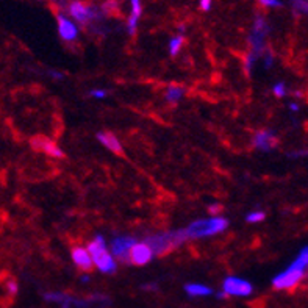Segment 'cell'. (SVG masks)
Returning <instances> with one entry per match:
<instances>
[{
	"instance_id": "6da1fadb",
	"label": "cell",
	"mask_w": 308,
	"mask_h": 308,
	"mask_svg": "<svg viewBox=\"0 0 308 308\" xmlns=\"http://www.w3.org/2000/svg\"><path fill=\"white\" fill-rule=\"evenodd\" d=\"M188 239H189V235H188L186 229H183V230H175V232L149 236L144 242L152 249L153 255L163 256V255L172 252L174 249H177L180 244H183Z\"/></svg>"
},
{
	"instance_id": "7a4b0ae2",
	"label": "cell",
	"mask_w": 308,
	"mask_h": 308,
	"mask_svg": "<svg viewBox=\"0 0 308 308\" xmlns=\"http://www.w3.org/2000/svg\"><path fill=\"white\" fill-rule=\"evenodd\" d=\"M229 227V221L221 216H213L212 219H197L191 222L186 229L189 238H202V236H212L221 233Z\"/></svg>"
},
{
	"instance_id": "3957f363",
	"label": "cell",
	"mask_w": 308,
	"mask_h": 308,
	"mask_svg": "<svg viewBox=\"0 0 308 308\" xmlns=\"http://www.w3.org/2000/svg\"><path fill=\"white\" fill-rule=\"evenodd\" d=\"M303 277H305V269H299L289 265L286 271L280 272L277 277H274L272 286L275 289H291L297 286Z\"/></svg>"
},
{
	"instance_id": "277c9868",
	"label": "cell",
	"mask_w": 308,
	"mask_h": 308,
	"mask_svg": "<svg viewBox=\"0 0 308 308\" xmlns=\"http://www.w3.org/2000/svg\"><path fill=\"white\" fill-rule=\"evenodd\" d=\"M69 14L80 24H91L92 21L102 19L104 11H99L94 7H88L82 2H72L69 5Z\"/></svg>"
},
{
	"instance_id": "5b68a950",
	"label": "cell",
	"mask_w": 308,
	"mask_h": 308,
	"mask_svg": "<svg viewBox=\"0 0 308 308\" xmlns=\"http://www.w3.org/2000/svg\"><path fill=\"white\" fill-rule=\"evenodd\" d=\"M135 239L133 238H128V236H121L113 239L111 242V255H115L119 262L125 263V265H130V247L135 244Z\"/></svg>"
},
{
	"instance_id": "8992f818",
	"label": "cell",
	"mask_w": 308,
	"mask_h": 308,
	"mask_svg": "<svg viewBox=\"0 0 308 308\" xmlns=\"http://www.w3.org/2000/svg\"><path fill=\"white\" fill-rule=\"evenodd\" d=\"M222 288H224V293L229 296H249L253 291L252 283L238 277H227L224 280Z\"/></svg>"
},
{
	"instance_id": "52a82bcc",
	"label": "cell",
	"mask_w": 308,
	"mask_h": 308,
	"mask_svg": "<svg viewBox=\"0 0 308 308\" xmlns=\"http://www.w3.org/2000/svg\"><path fill=\"white\" fill-rule=\"evenodd\" d=\"M30 144L36 152H42V153H45L48 157H55V158H64V152L58 147V145L52 139H48L44 135H38L35 138H31Z\"/></svg>"
},
{
	"instance_id": "ba28073f",
	"label": "cell",
	"mask_w": 308,
	"mask_h": 308,
	"mask_svg": "<svg viewBox=\"0 0 308 308\" xmlns=\"http://www.w3.org/2000/svg\"><path fill=\"white\" fill-rule=\"evenodd\" d=\"M91 258H92V263L105 274H115L118 269L115 258H113V255L107 250V247H102L99 250L92 252Z\"/></svg>"
},
{
	"instance_id": "9c48e42d",
	"label": "cell",
	"mask_w": 308,
	"mask_h": 308,
	"mask_svg": "<svg viewBox=\"0 0 308 308\" xmlns=\"http://www.w3.org/2000/svg\"><path fill=\"white\" fill-rule=\"evenodd\" d=\"M153 258L152 249L145 242H135L130 247V265L144 266Z\"/></svg>"
},
{
	"instance_id": "30bf717a",
	"label": "cell",
	"mask_w": 308,
	"mask_h": 308,
	"mask_svg": "<svg viewBox=\"0 0 308 308\" xmlns=\"http://www.w3.org/2000/svg\"><path fill=\"white\" fill-rule=\"evenodd\" d=\"M57 21H58V33L64 41H75L78 36V28L75 27V24L68 19L66 16L58 14L57 16Z\"/></svg>"
},
{
	"instance_id": "8fae6325",
	"label": "cell",
	"mask_w": 308,
	"mask_h": 308,
	"mask_svg": "<svg viewBox=\"0 0 308 308\" xmlns=\"http://www.w3.org/2000/svg\"><path fill=\"white\" fill-rule=\"evenodd\" d=\"M253 144H255L256 149L269 152V150H272L275 147V145H277V138H275L274 133L269 132V130H260V132L255 133Z\"/></svg>"
},
{
	"instance_id": "7c38bea8",
	"label": "cell",
	"mask_w": 308,
	"mask_h": 308,
	"mask_svg": "<svg viewBox=\"0 0 308 308\" xmlns=\"http://www.w3.org/2000/svg\"><path fill=\"white\" fill-rule=\"evenodd\" d=\"M97 139H99L108 150H111L115 155L118 157H124V149L119 142V139L116 138V135H113L111 132H100L97 135Z\"/></svg>"
},
{
	"instance_id": "4fadbf2b",
	"label": "cell",
	"mask_w": 308,
	"mask_h": 308,
	"mask_svg": "<svg viewBox=\"0 0 308 308\" xmlns=\"http://www.w3.org/2000/svg\"><path fill=\"white\" fill-rule=\"evenodd\" d=\"M72 260L80 269H83V271H91L92 265H94L89 252L86 249H82V247H75L72 250Z\"/></svg>"
},
{
	"instance_id": "5bb4252c",
	"label": "cell",
	"mask_w": 308,
	"mask_h": 308,
	"mask_svg": "<svg viewBox=\"0 0 308 308\" xmlns=\"http://www.w3.org/2000/svg\"><path fill=\"white\" fill-rule=\"evenodd\" d=\"M185 291L189 296H194V297L213 294V289L212 288H208L205 285H199V283H188V285H185Z\"/></svg>"
},
{
	"instance_id": "9a60e30c",
	"label": "cell",
	"mask_w": 308,
	"mask_h": 308,
	"mask_svg": "<svg viewBox=\"0 0 308 308\" xmlns=\"http://www.w3.org/2000/svg\"><path fill=\"white\" fill-rule=\"evenodd\" d=\"M291 266L299 268V269H305V271H306V268H308V246L303 247V249L299 252L297 258H296V260H294L293 263H291Z\"/></svg>"
},
{
	"instance_id": "2e32d148",
	"label": "cell",
	"mask_w": 308,
	"mask_h": 308,
	"mask_svg": "<svg viewBox=\"0 0 308 308\" xmlns=\"http://www.w3.org/2000/svg\"><path fill=\"white\" fill-rule=\"evenodd\" d=\"M183 41H185V38H183L182 35H178V36H175V38L171 39V42H169V54H171L172 57L178 54V50H180L182 45H183Z\"/></svg>"
},
{
	"instance_id": "e0dca14e",
	"label": "cell",
	"mask_w": 308,
	"mask_h": 308,
	"mask_svg": "<svg viewBox=\"0 0 308 308\" xmlns=\"http://www.w3.org/2000/svg\"><path fill=\"white\" fill-rule=\"evenodd\" d=\"M182 95H183V88H180V86H169V89L166 92V99L169 102H177Z\"/></svg>"
},
{
	"instance_id": "ac0fdd59",
	"label": "cell",
	"mask_w": 308,
	"mask_h": 308,
	"mask_svg": "<svg viewBox=\"0 0 308 308\" xmlns=\"http://www.w3.org/2000/svg\"><path fill=\"white\" fill-rule=\"evenodd\" d=\"M289 2L296 11L308 14V0H289Z\"/></svg>"
},
{
	"instance_id": "d6986e66",
	"label": "cell",
	"mask_w": 308,
	"mask_h": 308,
	"mask_svg": "<svg viewBox=\"0 0 308 308\" xmlns=\"http://www.w3.org/2000/svg\"><path fill=\"white\" fill-rule=\"evenodd\" d=\"M130 5H132V14L133 18L139 19L141 14H142V5H141V0H130Z\"/></svg>"
},
{
	"instance_id": "ffe728a7",
	"label": "cell",
	"mask_w": 308,
	"mask_h": 308,
	"mask_svg": "<svg viewBox=\"0 0 308 308\" xmlns=\"http://www.w3.org/2000/svg\"><path fill=\"white\" fill-rule=\"evenodd\" d=\"M265 218H266V215L263 212H253V213L247 215L246 221L247 222H262V221H265Z\"/></svg>"
},
{
	"instance_id": "44dd1931",
	"label": "cell",
	"mask_w": 308,
	"mask_h": 308,
	"mask_svg": "<svg viewBox=\"0 0 308 308\" xmlns=\"http://www.w3.org/2000/svg\"><path fill=\"white\" fill-rule=\"evenodd\" d=\"M138 21H139V19L133 18V16H130V18H128L127 30H128V33H130V35H135V31H136V28H138Z\"/></svg>"
},
{
	"instance_id": "7402d4cb",
	"label": "cell",
	"mask_w": 308,
	"mask_h": 308,
	"mask_svg": "<svg viewBox=\"0 0 308 308\" xmlns=\"http://www.w3.org/2000/svg\"><path fill=\"white\" fill-rule=\"evenodd\" d=\"M286 92V88H285V83H277L274 86V94L277 97H283Z\"/></svg>"
},
{
	"instance_id": "603a6c76",
	"label": "cell",
	"mask_w": 308,
	"mask_h": 308,
	"mask_svg": "<svg viewBox=\"0 0 308 308\" xmlns=\"http://www.w3.org/2000/svg\"><path fill=\"white\" fill-rule=\"evenodd\" d=\"M260 4L263 7H282L280 0H260Z\"/></svg>"
},
{
	"instance_id": "cb8c5ba5",
	"label": "cell",
	"mask_w": 308,
	"mask_h": 308,
	"mask_svg": "<svg viewBox=\"0 0 308 308\" xmlns=\"http://www.w3.org/2000/svg\"><path fill=\"white\" fill-rule=\"evenodd\" d=\"M7 289H8L10 294H16V293H18V283H16L14 280H10L7 283Z\"/></svg>"
},
{
	"instance_id": "d4e9b609",
	"label": "cell",
	"mask_w": 308,
	"mask_h": 308,
	"mask_svg": "<svg viewBox=\"0 0 308 308\" xmlns=\"http://www.w3.org/2000/svg\"><path fill=\"white\" fill-rule=\"evenodd\" d=\"M208 212H210V215H213V216H216L218 213H221L222 212V207L219 205V203H213L212 207L208 208Z\"/></svg>"
},
{
	"instance_id": "484cf974",
	"label": "cell",
	"mask_w": 308,
	"mask_h": 308,
	"mask_svg": "<svg viewBox=\"0 0 308 308\" xmlns=\"http://www.w3.org/2000/svg\"><path fill=\"white\" fill-rule=\"evenodd\" d=\"M200 10L202 11H208L210 8H212V0H200Z\"/></svg>"
},
{
	"instance_id": "4316f807",
	"label": "cell",
	"mask_w": 308,
	"mask_h": 308,
	"mask_svg": "<svg viewBox=\"0 0 308 308\" xmlns=\"http://www.w3.org/2000/svg\"><path fill=\"white\" fill-rule=\"evenodd\" d=\"M91 95H92V97H105L107 92L102 91V89H95V91H91Z\"/></svg>"
},
{
	"instance_id": "83f0119b",
	"label": "cell",
	"mask_w": 308,
	"mask_h": 308,
	"mask_svg": "<svg viewBox=\"0 0 308 308\" xmlns=\"http://www.w3.org/2000/svg\"><path fill=\"white\" fill-rule=\"evenodd\" d=\"M50 75H52V77H57V78H61V77H63V75L58 74V72H50Z\"/></svg>"
},
{
	"instance_id": "f1b7e54d",
	"label": "cell",
	"mask_w": 308,
	"mask_h": 308,
	"mask_svg": "<svg viewBox=\"0 0 308 308\" xmlns=\"http://www.w3.org/2000/svg\"><path fill=\"white\" fill-rule=\"evenodd\" d=\"M291 110L296 111V110H297V105H296V104H291Z\"/></svg>"
}]
</instances>
